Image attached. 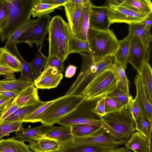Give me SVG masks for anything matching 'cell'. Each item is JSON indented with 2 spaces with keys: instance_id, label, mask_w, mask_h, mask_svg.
Wrapping results in <instances>:
<instances>
[{
  "instance_id": "obj_1",
  "label": "cell",
  "mask_w": 152,
  "mask_h": 152,
  "mask_svg": "<svg viewBox=\"0 0 152 152\" xmlns=\"http://www.w3.org/2000/svg\"><path fill=\"white\" fill-rule=\"evenodd\" d=\"M82 62L80 71L75 82L64 95L82 96L89 83L97 75L108 69L114 62L113 56L96 57L89 53L80 52Z\"/></svg>"
},
{
  "instance_id": "obj_2",
  "label": "cell",
  "mask_w": 152,
  "mask_h": 152,
  "mask_svg": "<svg viewBox=\"0 0 152 152\" xmlns=\"http://www.w3.org/2000/svg\"><path fill=\"white\" fill-rule=\"evenodd\" d=\"M34 0H5L7 13L0 28L2 43L7 42L17 28L30 19Z\"/></svg>"
},
{
  "instance_id": "obj_3",
  "label": "cell",
  "mask_w": 152,
  "mask_h": 152,
  "mask_svg": "<svg viewBox=\"0 0 152 152\" xmlns=\"http://www.w3.org/2000/svg\"><path fill=\"white\" fill-rule=\"evenodd\" d=\"M102 119V126L122 145L135 132V122L128 108L106 114Z\"/></svg>"
},
{
  "instance_id": "obj_4",
  "label": "cell",
  "mask_w": 152,
  "mask_h": 152,
  "mask_svg": "<svg viewBox=\"0 0 152 152\" xmlns=\"http://www.w3.org/2000/svg\"><path fill=\"white\" fill-rule=\"evenodd\" d=\"M100 98L83 99L75 109L62 118L56 123L62 126L84 124L102 126L104 123L102 117L94 111Z\"/></svg>"
},
{
  "instance_id": "obj_5",
  "label": "cell",
  "mask_w": 152,
  "mask_h": 152,
  "mask_svg": "<svg viewBox=\"0 0 152 152\" xmlns=\"http://www.w3.org/2000/svg\"><path fill=\"white\" fill-rule=\"evenodd\" d=\"M91 53L96 57L113 56L117 48L118 40L109 29L99 30L89 28L87 36Z\"/></svg>"
},
{
  "instance_id": "obj_6",
  "label": "cell",
  "mask_w": 152,
  "mask_h": 152,
  "mask_svg": "<svg viewBox=\"0 0 152 152\" xmlns=\"http://www.w3.org/2000/svg\"><path fill=\"white\" fill-rule=\"evenodd\" d=\"M83 99L81 96L70 95L56 99L46 110L40 122L42 124L53 126L75 109Z\"/></svg>"
},
{
  "instance_id": "obj_7",
  "label": "cell",
  "mask_w": 152,
  "mask_h": 152,
  "mask_svg": "<svg viewBox=\"0 0 152 152\" xmlns=\"http://www.w3.org/2000/svg\"><path fill=\"white\" fill-rule=\"evenodd\" d=\"M117 84L114 75L108 69L93 79L85 89L82 96L86 99L102 98L117 89Z\"/></svg>"
},
{
  "instance_id": "obj_8",
  "label": "cell",
  "mask_w": 152,
  "mask_h": 152,
  "mask_svg": "<svg viewBox=\"0 0 152 152\" xmlns=\"http://www.w3.org/2000/svg\"><path fill=\"white\" fill-rule=\"evenodd\" d=\"M60 145L67 146H118L122 143L102 126L88 135L81 137L72 136L69 139L58 142Z\"/></svg>"
},
{
  "instance_id": "obj_9",
  "label": "cell",
  "mask_w": 152,
  "mask_h": 152,
  "mask_svg": "<svg viewBox=\"0 0 152 152\" xmlns=\"http://www.w3.org/2000/svg\"><path fill=\"white\" fill-rule=\"evenodd\" d=\"M51 18L49 15L38 17L32 25L15 43L17 44L26 43L30 47H32L33 44L37 46H42L48 32Z\"/></svg>"
},
{
  "instance_id": "obj_10",
  "label": "cell",
  "mask_w": 152,
  "mask_h": 152,
  "mask_svg": "<svg viewBox=\"0 0 152 152\" xmlns=\"http://www.w3.org/2000/svg\"><path fill=\"white\" fill-rule=\"evenodd\" d=\"M64 19L59 15L54 16L50 20L48 32V59L53 57L58 58L59 47L64 37Z\"/></svg>"
},
{
  "instance_id": "obj_11",
  "label": "cell",
  "mask_w": 152,
  "mask_h": 152,
  "mask_svg": "<svg viewBox=\"0 0 152 152\" xmlns=\"http://www.w3.org/2000/svg\"><path fill=\"white\" fill-rule=\"evenodd\" d=\"M107 7L108 17L111 24L124 23L130 24L139 23L148 16L121 5L113 7Z\"/></svg>"
},
{
  "instance_id": "obj_12",
  "label": "cell",
  "mask_w": 152,
  "mask_h": 152,
  "mask_svg": "<svg viewBox=\"0 0 152 152\" xmlns=\"http://www.w3.org/2000/svg\"><path fill=\"white\" fill-rule=\"evenodd\" d=\"M149 51L146 50L140 40L132 35L131 40L128 63L140 73L144 65L149 63Z\"/></svg>"
},
{
  "instance_id": "obj_13",
  "label": "cell",
  "mask_w": 152,
  "mask_h": 152,
  "mask_svg": "<svg viewBox=\"0 0 152 152\" xmlns=\"http://www.w3.org/2000/svg\"><path fill=\"white\" fill-rule=\"evenodd\" d=\"M63 78L62 73H59L55 68L48 66L44 68L34 83L37 89H50L56 87Z\"/></svg>"
},
{
  "instance_id": "obj_14",
  "label": "cell",
  "mask_w": 152,
  "mask_h": 152,
  "mask_svg": "<svg viewBox=\"0 0 152 152\" xmlns=\"http://www.w3.org/2000/svg\"><path fill=\"white\" fill-rule=\"evenodd\" d=\"M134 84L136 90L135 99L138 104L143 115L152 121V104L148 99L140 73L136 75Z\"/></svg>"
},
{
  "instance_id": "obj_15",
  "label": "cell",
  "mask_w": 152,
  "mask_h": 152,
  "mask_svg": "<svg viewBox=\"0 0 152 152\" xmlns=\"http://www.w3.org/2000/svg\"><path fill=\"white\" fill-rule=\"evenodd\" d=\"M111 24L107 7L92 6L89 17V28L99 30L109 29Z\"/></svg>"
},
{
  "instance_id": "obj_16",
  "label": "cell",
  "mask_w": 152,
  "mask_h": 152,
  "mask_svg": "<svg viewBox=\"0 0 152 152\" xmlns=\"http://www.w3.org/2000/svg\"><path fill=\"white\" fill-rule=\"evenodd\" d=\"M55 126H53L42 124L40 126L25 129L22 127L16 133L15 139L24 142H26L29 144L36 142L40 139L44 137L45 135Z\"/></svg>"
},
{
  "instance_id": "obj_17",
  "label": "cell",
  "mask_w": 152,
  "mask_h": 152,
  "mask_svg": "<svg viewBox=\"0 0 152 152\" xmlns=\"http://www.w3.org/2000/svg\"><path fill=\"white\" fill-rule=\"evenodd\" d=\"M40 101L37 88L34 84L20 90L18 95L12 100L20 108L34 105Z\"/></svg>"
},
{
  "instance_id": "obj_18",
  "label": "cell",
  "mask_w": 152,
  "mask_h": 152,
  "mask_svg": "<svg viewBox=\"0 0 152 152\" xmlns=\"http://www.w3.org/2000/svg\"><path fill=\"white\" fill-rule=\"evenodd\" d=\"M131 135L125 144L126 148L134 152H152V138L148 140L137 131Z\"/></svg>"
},
{
  "instance_id": "obj_19",
  "label": "cell",
  "mask_w": 152,
  "mask_h": 152,
  "mask_svg": "<svg viewBox=\"0 0 152 152\" xmlns=\"http://www.w3.org/2000/svg\"><path fill=\"white\" fill-rule=\"evenodd\" d=\"M132 35L129 32L123 39L118 40L117 49L113 55L114 62L126 69L128 63L130 43Z\"/></svg>"
},
{
  "instance_id": "obj_20",
  "label": "cell",
  "mask_w": 152,
  "mask_h": 152,
  "mask_svg": "<svg viewBox=\"0 0 152 152\" xmlns=\"http://www.w3.org/2000/svg\"><path fill=\"white\" fill-rule=\"evenodd\" d=\"M7 49L18 60L21 64V74L19 78L24 79L34 82L36 78L30 66L20 53L17 47V44L13 43L10 44Z\"/></svg>"
},
{
  "instance_id": "obj_21",
  "label": "cell",
  "mask_w": 152,
  "mask_h": 152,
  "mask_svg": "<svg viewBox=\"0 0 152 152\" xmlns=\"http://www.w3.org/2000/svg\"><path fill=\"white\" fill-rule=\"evenodd\" d=\"M93 5L89 0L83 5L78 30L75 37L85 41H87V36L90 27V15Z\"/></svg>"
},
{
  "instance_id": "obj_22",
  "label": "cell",
  "mask_w": 152,
  "mask_h": 152,
  "mask_svg": "<svg viewBox=\"0 0 152 152\" xmlns=\"http://www.w3.org/2000/svg\"><path fill=\"white\" fill-rule=\"evenodd\" d=\"M129 25V32L139 38L146 49L149 51L150 44L152 41L151 29L145 28L141 22Z\"/></svg>"
},
{
  "instance_id": "obj_23",
  "label": "cell",
  "mask_w": 152,
  "mask_h": 152,
  "mask_svg": "<svg viewBox=\"0 0 152 152\" xmlns=\"http://www.w3.org/2000/svg\"><path fill=\"white\" fill-rule=\"evenodd\" d=\"M114 75L118 81L117 89L122 91L128 96L130 82L126 75L125 69L114 62L108 68Z\"/></svg>"
},
{
  "instance_id": "obj_24",
  "label": "cell",
  "mask_w": 152,
  "mask_h": 152,
  "mask_svg": "<svg viewBox=\"0 0 152 152\" xmlns=\"http://www.w3.org/2000/svg\"><path fill=\"white\" fill-rule=\"evenodd\" d=\"M24 142L13 137L0 140V152H29Z\"/></svg>"
},
{
  "instance_id": "obj_25",
  "label": "cell",
  "mask_w": 152,
  "mask_h": 152,
  "mask_svg": "<svg viewBox=\"0 0 152 152\" xmlns=\"http://www.w3.org/2000/svg\"><path fill=\"white\" fill-rule=\"evenodd\" d=\"M27 145L29 149L34 152H50L57 150L60 147L58 141L45 137Z\"/></svg>"
},
{
  "instance_id": "obj_26",
  "label": "cell",
  "mask_w": 152,
  "mask_h": 152,
  "mask_svg": "<svg viewBox=\"0 0 152 152\" xmlns=\"http://www.w3.org/2000/svg\"><path fill=\"white\" fill-rule=\"evenodd\" d=\"M120 5L147 15L152 14L150 0H124Z\"/></svg>"
},
{
  "instance_id": "obj_27",
  "label": "cell",
  "mask_w": 152,
  "mask_h": 152,
  "mask_svg": "<svg viewBox=\"0 0 152 152\" xmlns=\"http://www.w3.org/2000/svg\"><path fill=\"white\" fill-rule=\"evenodd\" d=\"M0 64L20 72L21 64L18 58L7 48L0 47Z\"/></svg>"
},
{
  "instance_id": "obj_28",
  "label": "cell",
  "mask_w": 152,
  "mask_h": 152,
  "mask_svg": "<svg viewBox=\"0 0 152 152\" xmlns=\"http://www.w3.org/2000/svg\"><path fill=\"white\" fill-rule=\"evenodd\" d=\"M34 83L20 78L14 79H4L0 80V92L6 91L20 90Z\"/></svg>"
},
{
  "instance_id": "obj_29",
  "label": "cell",
  "mask_w": 152,
  "mask_h": 152,
  "mask_svg": "<svg viewBox=\"0 0 152 152\" xmlns=\"http://www.w3.org/2000/svg\"><path fill=\"white\" fill-rule=\"evenodd\" d=\"M72 136L71 126L61 125L55 126L44 137L59 142L67 140Z\"/></svg>"
},
{
  "instance_id": "obj_30",
  "label": "cell",
  "mask_w": 152,
  "mask_h": 152,
  "mask_svg": "<svg viewBox=\"0 0 152 152\" xmlns=\"http://www.w3.org/2000/svg\"><path fill=\"white\" fill-rule=\"evenodd\" d=\"M118 147L115 146H67L60 145L63 152H102Z\"/></svg>"
},
{
  "instance_id": "obj_31",
  "label": "cell",
  "mask_w": 152,
  "mask_h": 152,
  "mask_svg": "<svg viewBox=\"0 0 152 152\" xmlns=\"http://www.w3.org/2000/svg\"><path fill=\"white\" fill-rule=\"evenodd\" d=\"M47 102L40 101L34 105L20 108L7 118L5 120L9 121H22L26 116L40 106L46 103Z\"/></svg>"
},
{
  "instance_id": "obj_32",
  "label": "cell",
  "mask_w": 152,
  "mask_h": 152,
  "mask_svg": "<svg viewBox=\"0 0 152 152\" xmlns=\"http://www.w3.org/2000/svg\"><path fill=\"white\" fill-rule=\"evenodd\" d=\"M37 53L33 61L29 63L32 72L36 78L42 72V70L44 68L48 59V57L45 56L42 52V46H37Z\"/></svg>"
},
{
  "instance_id": "obj_33",
  "label": "cell",
  "mask_w": 152,
  "mask_h": 152,
  "mask_svg": "<svg viewBox=\"0 0 152 152\" xmlns=\"http://www.w3.org/2000/svg\"><path fill=\"white\" fill-rule=\"evenodd\" d=\"M148 99L152 104V70L148 62L145 63L140 73Z\"/></svg>"
},
{
  "instance_id": "obj_34",
  "label": "cell",
  "mask_w": 152,
  "mask_h": 152,
  "mask_svg": "<svg viewBox=\"0 0 152 152\" xmlns=\"http://www.w3.org/2000/svg\"><path fill=\"white\" fill-rule=\"evenodd\" d=\"M59 6L43 3L41 0H35L31 11V15L33 18L44 15H48L54 11Z\"/></svg>"
},
{
  "instance_id": "obj_35",
  "label": "cell",
  "mask_w": 152,
  "mask_h": 152,
  "mask_svg": "<svg viewBox=\"0 0 152 152\" xmlns=\"http://www.w3.org/2000/svg\"><path fill=\"white\" fill-rule=\"evenodd\" d=\"M80 52L91 53L88 41H85L71 36L69 42V54Z\"/></svg>"
},
{
  "instance_id": "obj_36",
  "label": "cell",
  "mask_w": 152,
  "mask_h": 152,
  "mask_svg": "<svg viewBox=\"0 0 152 152\" xmlns=\"http://www.w3.org/2000/svg\"><path fill=\"white\" fill-rule=\"evenodd\" d=\"M71 126L72 136L81 137L89 134L97 130L100 127L89 124H77Z\"/></svg>"
},
{
  "instance_id": "obj_37",
  "label": "cell",
  "mask_w": 152,
  "mask_h": 152,
  "mask_svg": "<svg viewBox=\"0 0 152 152\" xmlns=\"http://www.w3.org/2000/svg\"><path fill=\"white\" fill-rule=\"evenodd\" d=\"M135 129L148 140L152 138V121L143 115L135 122Z\"/></svg>"
},
{
  "instance_id": "obj_38",
  "label": "cell",
  "mask_w": 152,
  "mask_h": 152,
  "mask_svg": "<svg viewBox=\"0 0 152 152\" xmlns=\"http://www.w3.org/2000/svg\"><path fill=\"white\" fill-rule=\"evenodd\" d=\"M22 121L4 120L0 122V139L13 132H18L23 127Z\"/></svg>"
},
{
  "instance_id": "obj_39",
  "label": "cell",
  "mask_w": 152,
  "mask_h": 152,
  "mask_svg": "<svg viewBox=\"0 0 152 152\" xmlns=\"http://www.w3.org/2000/svg\"><path fill=\"white\" fill-rule=\"evenodd\" d=\"M56 99H55L47 102L45 104L25 117L23 119V122L31 123L40 122L46 110Z\"/></svg>"
},
{
  "instance_id": "obj_40",
  "label": "cell",
  "mask_w": 152,
  "mask_h": 152,
  "mask_svg": "<svg viewBox=\"0 0 152 152\" xmlns=\"http://www.w3.org/2000/svg\"><path fill=\"white\" fill-rule=\"evenodd\" d=\"M35 20L30 19L17 28L7 39L4 47L6 48L10 44L15 43L34 24Z\"/></svg>"
},
{
  "instance_id": "obj_41",
  "label": "cell",
  "mask_w": 152,
  "mask_h": 152,
  "mask_svg": "<svg viewBox=\"0 0 152 152\" xmlns=\"http://www.w3.org/2000/svg\"><path fill=\"white\" fill-rule=\"evenodd\" d=\"M88 0H69L65 4L64 7L66 15L69 24L72 16L79 8L83 5Z\"/></svg>"
},
{
  "instance_id": "obj_42",
  "label": "cell",
  "mask_w": 152,
  "mask_h": 152,
  "mask_svg": "<svg viewBox=\"0 0 152 152\" xmlns=\"http://www.w3.org/2000/svg\"><path fill=\"white\" fill-rule=\"evenodd\" d=\"M131 95L128 96L118 89H116L108 94L106 96L112 98L117 101L125 107L128 108L129 102Z\"/></svg>"
},
{
  "instance_id": "obj_43",
  "label": "cell",
  "mask_w": 152,
  "mask_h": 152,
  "mask_svg": "<svg viewBox=\"0 0 152 152\" xmlns=\"http://www.w3.org/2000/svg\"><path fill=\"white\" fill-rule=\"evenodd\" d=\"M125 108L124 106L111 97L105 96V112L106 114L120 111Z\"/></svg>"
},
{
  "instance_id": "obj_44",
  "label": "cell",
  "mask_w": 152,
  "mask_h": 152,
  "mask_svg": "<svg viewBox=\"0 0 152 152\" xmlns=\"http://www.w3.org/2000/svg\"><path fill=\"white\" fill-rule=\"evenodd\" d=\"M83 5L80 7L72 17L69 24L72 35L75 37L78 32Z\"/></svg>"
},
{
  "instance_id": "obj_45",
  "label": "cell",
  "mask_w": 152,
  "mask_h": 152,
  "mask_svg": "<svg viewBox=\"0 0 152 152\" xmlns=\"http://www.w3.org/2000/svg\"><path fill=\"white\" fill-rule=\"evenodd\" d=\"M128 108L135 122L143 115L141 110L136 100L131 96L129 102Z\"/></svg>"
},
{
  "instance_id": "obj_46",
  "label": "cell",
  "mask_w": 152,
  "mask_h": 152,
  "mask_svg": "<svg viewBox=\"0 0 152 152\" xmlns=\"http://www.w3.org/2000/svg\"><path fill=\"white\" fill-rule=\"evenodd\" d=\"M64 62L56 57H53L47 59L44 68L49 66L56 69L59 73H62L64 68Z\"/></svg>"
},
{
  "instance_id": "obj_47",
  "label": "cell",
  "mask_w": 152,
  "mask_h": 152,
  "mask_svg": "<svg viewBox=\"0 0 152 152\" xmlns=\"http://www.w3.org/2000/svg\"><path fill=\"white\" fill-rule=\"evenodd\" d=\"M20 107L12 101L0 117V122L4 120Z\"/></svg>"
},
{
  "instance_id": "obj_48",
  "label": "cell",
  "mask_w": 152,
  "mask_h": 152,
  "mask_svg": "<svg viewBox=\"0 0 152 152\" xmlns=\"http://www.w3.org/2000/svg\"><path fill=\"white\" fill-rule=\"evenodd\" d=\"M15 72L11 68L0 64V73L6 79H15Z\"/></svg>"
},
{
  "instance_id": "obj_49",
  "label": "cell",
  "mask_w": 152,
  "mask_h": 152,
  "mask_svg": "<svg viewBox=\"0 0 152 152\" xmlns=\"http://www.w3.org/2000/svg\"><path fill=\"white\" fill-rule=\"evenodd\" d=\"M105 96L100 99L97 102L94 110V111L102 117L106 114L105 112Z\"/></svg>"
},
{
  "instance_id": "obj_50",
  "label": "cell",
  "mask_w": 152,
  "mask_h": 152,
  "mask_svg": "<svg viewBox=\"0 0 152 152\" xmlns=\"http://www.w3.org/2000/svg\"><path fill=\"white\" fill-rule=\"evenodd\" d=\"M7 13V7L5 0H0V28L5 20Z\"/></svg>"
},
{
  "instance_id": "obj_51",
  "label": "cell",
  "mask_w": 152,
  "mask_h": 152,
  "mask_svg": "<svg viewBox=\"0 0 152 152\" xmlns=\"http://www.w3.org/2000/svg\"><path fill=\"white\" fill-rule=\"evenodd\" d=\"M69 0H41L42 2L54 6H64Z\"/></svg>"
},
{
  "instance_id": "obj_52",
  "label": "cell",
  "mask_w": 152,
  "mask_h": 152,
  "mask_svg": "<svg viewBox=\"0 0 152 152\" xmlns=\"http://www.w3.org/2000/svg\"><path fill=\"white\" fill-rule=\"evenodd\" d=\"M77 67L75 66L69 65L66 69L65 77L67 78H71L75 74Z\"/></svg>"
},
{
  "instance_id": "obj_53",
  "label": "cell",
  "mask_w": 152,
  "mask_h": 152,
  "mask_svg": "<svg viewBox=\"0 0 152 152\" xmlns=\"http://www.w3.org/2000/svg\"><path fill=\"white\" fill-rule=\"evenodd\" d=\"M13 99L0 94V110L6 105L10 104Z\"/></svg>"
},
{
  "instance_id": "obj_54",
  "label": "cell",
  "mask_w": 152,
  "mask_h": 152,
  "mask_svg": "<svg viewBox=\"0 0 152 152\" xmlns=\"http://www.w3.org/2000/svg\"><path fill=\"white\" fill-rule=\"evenodd\" d=\"M20 90H14L6 91L0 92V94L2 95L10 97L13 99L18 95Z\"/></svg>"
},
{
  "instance_id": "obj_55",
  "label": "cell",
  "mask_w": 152,
  "mask_h": 152,
  "mask_svg": "<svg viewBox=\"0 0 152 152\" xmlns=\"http://www.w3.org/2000/svg\"><path fill=\"white\" fill-rule=\"evenodd\" d=\"M141 22L145 28L151 29L152 23V14L148 16Z\"/></svg>"
},
{
  "instance_id": "obj_56",
  "label": "cell",
  "mask_w": 152,
  "mask_h": 152,
  "mask_svg": "<svg viewBox=\"0 0 152 152\" xmlns=\"http://www.w3.org/2000/svg\"><path fill=\"white\" fill-rule=\"evenodd\" d=\"M124 0H110L107 1V5L108 7H113L120 6Z\"/></svg>"
},
{
  "instance_id": "obj_57",
  "label": "cell",
  "mask_w": 152,
  "mask_h": 152,
  "mask_svg": "<svg viewBox=\"0 0 152 152\" xmlns=\"http://www.w3.org/2000/svg\"><path fill=\"white\" fill-rule=\"evenodd\" d=\"M102 152H132L129 150L125 147L119 148L118 147L111 150Z\"/></svg>"
},
{
  "instance_id": "obj_58",
  "label": "cell",
  "mask_w": 152,
  "mask_h": 152,
  "mask_svg": "<svg viewBox=\"0 0 152 152\" xmlns=\"http://www.w3.org/2000/svg\"><path fill=\"white\" fill-rule=\"evenodd\" d=\"M10 104L6 105L0 110V117L1 116V115L3 113V112L7 108V107L9 106Z\"/></svg>"
},
{
  "instance_id": "obj_59",
  "label": "cell",
  "mask_w": 152,
  "mask_h": 152,
  "mask_svg": "<svg viewBox=\"0 0 152 152\" xmlns=\"http://www.w3.org/2000/svg\"><path fill=\"white\" fill-rule=\"evenodd\" d=\"M63 152L61 149L59 148L57 150H56L55 151H51V152Z\"/></svg>"
},
{
  "instance_id": "obj_60",
  "label": "cell",
  "mask_w": 152,
  "mask_h": 152,
  "mask_svg": "<svg viewBox=\"0 0 152 152\" xmlns=\"http://www.w3.org/2000/svg\"><path fill=\"white\" fill-rule=\"evenodd\" d=\"M29 152H33V151H31L30 150V151H29Z\"/></svg>"
},
{
  "instance_id": "obj_61",
  "label": "cell",
  "mask_w": 152,
  "mask_h": 152,
  "mask_svg": "<svg viewBox=\"0 0 152 152\" xmlns=\"http://www.w3.org/2000/svg\"><path fill=\"white\" fill-rule=\"evenodd\" d=\"M1 75H2L0 73V76Z\"/></svg>"
}]
</instances>
